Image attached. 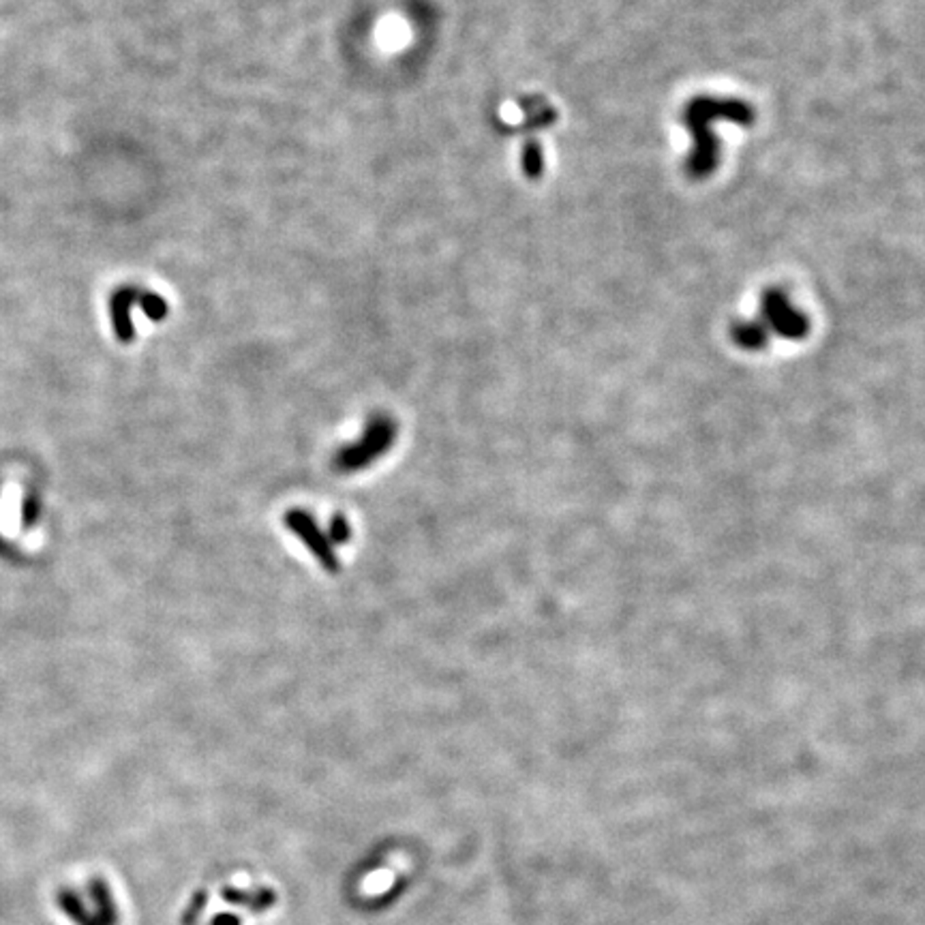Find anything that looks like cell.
Masks as SVG:
<instances>
[{
	"instance_id": "6da1fadb",
	"label": "cell",
	"mask_w": 925,
	"mask_h": 925,
	"mask_svg": "<svg viewBox=\"0 0 925 925\" xmlns=\"http://www.w3.org/2000/svg\"><path fill=\"white\" fill-rule=\"evenodd\" d=\"M394 440H397V425L388 416H375L369 420L360 440L348 443L334 454V469L339 474H354L366 469L375 458L391 450Z\"/></svg>"
},
{
	"instance_id": "7a4b0ae2",
	"label": "cell",
	"mask_w": 925,
	"mask_h": 925,
	"mask_svg": "<svg viewBox=\"0 0 925 925\" xmlns=\"http://www.w3.org/2000/svg\"><path fill=\"white\" fill-rule=\"evenodd\" d=\"M285 525L291 534H296L302 540V544L311 551V555L319 561V566L330 575H337L341 570L339 557L334 553V546L328 540V535L319 529L315 518L305 510H288L285 512Z\"/></svg>"
},
{
	"instance_id": "3957f363",
	"label": "cell",
	"mask_w": 925,
	"mask_h": 925,
	"mask_svg": "<svg viewBox=\"0 0 925 925\" xmlns=\"http://www.w3.org/2000/svg\"><path fill=\"white\" fill-rule=\"evenodd\" d=\"M762 311H765L769 328L782 337L799 339L808 332V319L788 302L780 290L767 291L765 300H762Z\"/></svg>"
},
{
	"instance_id": "277c9868",
	"label": "cell",
	"mask_w": 925,
	"mask_h": 925,
	"mask_svg": "<svg viewBox=\"0 0 925 925\" xmlns=\"http://www.w3.org/2000/svg\"><path fill=\"white\" fill-rule=\"evenodd\" d=\"M733 339H735V343L744 349H761V348H765L767 330L762 328L761 324L744 322V324H737V326L733 328Z\"/></svg>"
},
{
	"instance_id": "5b68a950",
	"label": "cell",
	"mask_w": 925,
	"mask_h": 925,
	"mask_svg": "<svg viewBox=\"0 0 925 925\" xmlns=\"http://www.w3.org/2000/svg\"><path fill=\"white\" fill-rule=\"evenodd\" d=\"M328 540L330 542L334 544H345L348 540L351 538V529H349V523L345 521L343 514H337V517L330 521V527H328Z\"/></svg>"
},
{
	"instance_id": "8992f818",
	"label": "cell",
	"mask_w": 925,
	"mask_h": 925,
	"mask_svg": "<svg viewBox=\"0 0 925 925\" xmlns=\"http://www.w3.org/2000/svg\"><path fill=\"white\" fill-rule=\"evenodd\" d=\"M213 925H238V919L231 915H219V917H214Z\"/></svg>"
}]
</instances>
